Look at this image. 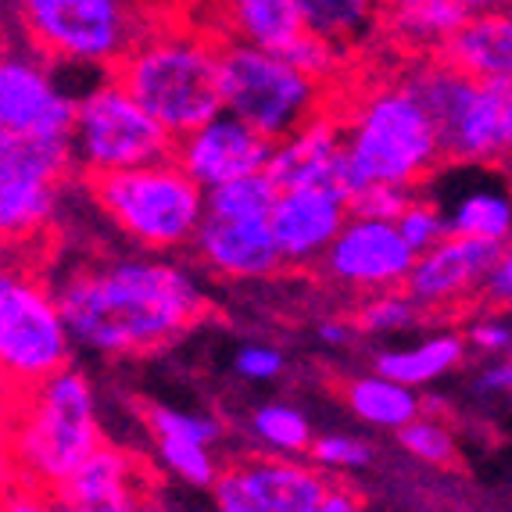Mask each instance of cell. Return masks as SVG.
<instances>
[{
	"mask_svg": "<svg viewBox=\"0 0 512 512\" xmlns=\"http://www.w3.org/2000/svg\"><path fill=\"white\" fill-rule=\"evenodd\" d=\"M51 287L72 341L108 359H140L169 348L208 312L197 276L154 251L72 265Z\"/></svg>",
	"mask_w": 512,
	"mask_h": 512,
	"instance_id": "1",
	"label": "cell"
},
{
	"mask_svg": "<svg viewBox=\"0 0 512 512\" xmlns=\"http://www.w3.org/2000/svg\"><path fill=\"white\" fill-rule=\"evenodd\" d=\"M104 444L97 394L76 366L15 394L0 412V480L58 491Z\"/></svg>",
	"mask_w": 512,
	"mask_h": 512,
	"instance_id": "2",
	"label": "cell"
},
{
	"mask_svg": "<svg viewBox=\"0 0 512 512\" xmlns=\"http://www.w3.org/2000/svg\"><path fill=\"white\" fill-rule=\"evenodd\" d=\"M219 51L222 36L197 15L151 11L144 33L111 76L151 111L172 140H180L222 111Z\"/></svg>",
	"mask_w": 512,
	"mask_h": 512,
	"instance_id": "3",
	"label": "cell"
},
{
	"mask_svg": "<svg viewBox=\"0 0 512 512\" xmlns=\"http://www.w3.org/2000/svg\"><path fill=\"white\" fill-rule=\"evenodd\" d=\"M333 111L344 129V187L359 194L369 183H398L419 187L444 165L441 137L430 119L427 104L402 76L362 86L341 101L333 97Z\"/></svg>",
	"mask_w": 512,
	"mask_h": 512,
	"instance_id": "4",
	"label": "cell"
},
{
	"mask_svg": "<svg viewBox=\"0 0 512 512\" xmlns=\"http://www.w3.org/2000/svg\"><path fill=\"white\" fill-rule=\"evenodd\" d=\"M86 194L129 244L154 255L190 248L208 208V190L190 180L172 154L137 169L90 176Z\"/></svg>",
	"mask_w": 512,
	"mask_h": 512,
	"instance_id": "5",
	"label": "cell"
},
{
	"mask_svg": "<svg viewBox=\"0 0 512 512\" xmlns=\"http://www.w3.org/2000/svg\"><path fill=\"white\" fill-rule=\"evenodd\" d=\"M22 40L61 69L115 72L151 11L133 0H11Z\"/></svg>",
	"mask_w": 512,
	"mask_h": 512,
	"instance_id": "6",
	"label": "cell"
},
{
	"mask_svg": "<svg viewBox=\"0 0 512 512\" xmlns=\"http://www.w3.org/2000/svg\"><path fill=\"white\" fill-rule=\"evenodd\" d=\"M72 348L76 341L61 316L54 287L29 265L8 255L0 262V398H4V409L15 394L72 366Z\"/></svg>",
	"mask_w": 512,
	"mask_h": 512,
	"instance_id": "7",
	"label": "cell"
},
{
	"mask_svg": "<svg viewBox=\"0 0 512 512\" xmlns=\"http://www.w3.org/2000/svg\"><path fill=\"white\" fill-rule=\"evenodd\" d=\"M219 90L222 111L248 122L262 137L276 140L291 137L312 115L330 108L337 90L287 61L283 54L251 47L240 40H222L219 51Z\"/></svg>",
	"mask_w": 512,
	"mask_h": 512,
	"instance_id": "8",
	"label": "cell"
},
{
	"mask_svg": "<svg viewBox=\"0 0 512 512\" xmlns=\"http://www.w3.org/2000/svg\"><path fill=\"white\" fill-rule=\"evenodd\" d=\"M409 86L427 104L441 137L444 162L495 165L505 162V104L509 86L480 83L462 76L444 58H412L402 69Z\"/></svg>",
	"mask_w": 512,
	"mask_h": 512,
	"instance_id": "9",
	"label": "cell"
},
{
	"mask_svg": "<svg viewBox=\"0 0 512 512\" xmlns=\"http://www.w3.org/2000/svg\"><path fill=\"white\" fill-rule=\"evenodd\" d=\"M172 144L176 140L111 72L97 76L79 94L72 151H76V172L83 180L162 162L172 154Z\"/></svg>",
	"mask_w": 512,
	"mask_h": 512,
	"instance_id": "10",
	"label": "cell"
},
{
	"mask_svg": "<svg viewBox=\"0 0 512 512\" xmlns=\"http://www.w3.org/2000/svg\"><path fill=\"white\" fill-rule=\"evenodd\" d=\"M76 101L79 94L61 79V65L29 43H0V133L72 140Z\"/></svg>",
	"mask_w": 512,
	"mask_h": 512,
	"instance_id": "11",
	"label": "cell"
},
{
	"mask_svg": "<svg viewBox=\"0 0 512 512\" xmlns=\"http://www.w3.org/2000/svg\"><path fill=\"white\" fill-rule=\"evenodd\" d=\"M412 265H416V251L402 237L398 222L348 215V222L333 237V244L326 248L323 262L316 269L337 291H351L366 298V294L376 291L405 287Z\"/></svg>",
	"mask_w": 512,
	"mask_h": 512,
	"instance_id": "12",
	"label": "cell"
},
{
	"mask_svg": "<svg viewBox=\"0 0 512 512\" xmlns=\"http://www.w3.org/2000/svg\"><path fill=\"white\" fill-rule=\"evenodd\" d=\"M326 473L294 455H248L215 480V512H312L326 495Z\"/></svg>",
	"mask_w": 512,
	"mask_h": 512,
	"instance_id": "13",
	"label": "cell"
},
{
	"mask_svg": "<svg viewBox=\"0 0 512 512\" xmlns=\"http://www.w3.org/2000/svg\"><path fill=\"white\" fill-rule=\"evenodd\" d=\"M172 158L183 165L190 180H197L205 190H215L222 183L269 169L273 140L262 137L258 129L240 122L230 111H219L205 126L190 129L187 137L176 140Z\"/></svg>",
	"mask_w": 512,
	"mask_h": 512,
	"instance_id": "14",
	"label": "cell"
},
{
	"mask_svg": "<svg viewBox=\"0 0 512 512\" xmlns=\"http://www.w3.org/2000/svg\"><path fill=\"white\" fill-rule=\"evenodd\" d=\"M348 215V194H341L337 187L280 190L269 212V226H273L283 269H316Z\"/></svg>",
	"mask_w": 512,
	"mask_h": 512,
	"instance_id": "15",
	"label": "cell"
},
{
	"mask_svg": "<svg viewBox=\"0 0 512 512\" xmlns=\"http://www.w3.org/2000/svg\"><path fill=\"white\" fill-rule=\"evenodd\" d=\"M190 251L208 273L222 280H269L283 273L273 226L262 215H212L197 230Z\"/></svg>",
	"mask_w": 512,
	"mask_h": 512,
	"instance_id": "16",
	"label": "cell"
},
{
	"mask_svg": "<svg viewBox=\"0 0 512 512\" xmlns=\"http://www.w3.org/2000/svg\"><path fill=\"white\" fill-rule=\"evenodd\" d=\"M498 251H502V244L448 233L444 240H437L434 248L416 255L405 291L423 308L462 305L466 298L484 291L487 276L498 262Z\"/></svg>",
	"mask_w": 512,
	"mask_h": 512,
	"instance_id": "17",
	"label": "cell"
},
{
	"mask_svg": "<svg viewBox=\"0 0 512 512\" xmlns=\"http://www.w3.org/2000/svg\"><path fill=\"white\" fill-rule=\"evenodd\" d=\"M265 172L273 176L280 190L337 187L341 194H348L344 187V129L333 104L294 129L291 137L276 140Z\"/></svg>",
	"mask_w": 512,
	"mask_h": 512,
	"instance_id": "18",
	"label": "cell"
},
{
	"mask_svg": "<svg viewBox=\"0 0 512 512\" xmlns=\"http://www.w3.org/2000/svg\"><path fill=\"white\" fill-rule=\"evenodd\" d=\"M61 512H140L147 505V470L137 455L104 441L54 491Z\"/></svg>",
	"mask_w": 512,
	"mask_h": 512,
	"instance_id": "19",
	"label": "cell"
},
{
	"mask_svg": "<svg viewBox=\"0 0 512 512\" xmlns=\"http://www.w3.org/2000/svg\"><path fill=\"white\" fill-rule=\"evenodd\" d=\"M197 18L222 40H240L276 54H287L305 36L294 0H208V15Z\"/></svg>",
	"mask_w": 512,
	"mask_h": 512,
	"instance_id": "20",
	"label": "cell"
},
{
	"mask_svg": "<svg viewBox=\"0 0 512 512\" xmlns=\"http://www.w3.org/2000/svg\"><path fill=\"white\" fill-rule=\"evenodd\" d=\"M462 76L512 90V8L470 11L459 33L437 54Z\"/></svg>",
	"mask_w": 512,
	"mask_h": 512,
	"instance_id": "21",
	"label": "cell"
},
{
	"mask_svg": "<svg viewBox=\"0 0 512 512\" xmlns=\"http://www.w3.org/2000/svg\"><path fill=\"white\" fill-rule=\"evenodd\" d=\"M466 18L470 11L462 8L459 0H412V4L384 8L380 29L412 58H430V54L444 51V43L459 33Z\"/></svg>",
	"mask_w": 512,
	"mask_h": 512,
	"instance_id": "22",
	"label": "cell"
},
{
	"mask_svg": "<svg viewBox=\"0 0 512 512\" xmlns=\"http://www.w3.org/2000/svg\"><path fill=\"white\" fill-rule=\"evenodd\" d=\"M58 180H0V240L15 248L51 230L61 212Z\"/></svg>",
	"mask_w": 512,
	"mask_h": 512,
	"instance_id": "23",
	"label": "cell"
},
{
	"mask_svg": "<svg viewBox=\"0 0 512 512\" xmlns=\"http://www.w3.org/2000/svg\"><path fill=\"white\" fill-rule=\"evenodd\" d=\"M466 359V337L462 333H434L409 348H387L373 359V369L387 380H398L405 387H427L452 369L462 366Z\"/></svg>",
	"mask_w": 512,
	"mask_h": 512,
	"instance_id": "24",
	"label": "cell"
},
{
	"mask_svg": "<svg viewBox=\"0 0 512 512\" xmlns=\"http://www.w3.org/2000/svg\"><path fill=\"white\" fill-rule=\"evenodd\" d=\"M441 212L448 219V233L455 237L487 240V244H505L512 237V190L491 180L452 194Z\"/></svg>",
	"mask_w": 512,
	"mask_h": 512,
	"instance_id": "25",
	"label": "cell"
},
{
	"mask_svg": "<svg viewBox=\"0 0 512 512\" xmlns=\"http://www.w3.org/2000/svg\"><path fill=\"white\" fill-rule=\"evenodd\" d=\"M294 4L305 22V33L323 36L344 51H355L384 22V0H294Z\"/></svg>",
	"mask_w": 512,
	"mask_h": 512,
	"instance_id": "26",
	"label": "cell"
},
{
	"mask_svg": "<svg viewBox=\"0 0 512 512\" xmlns=\"http://www.w3.org/2000/svg\"><path fill=\"white\" fill-rule=\"evenodd\" d=\"M344 394V405H348L362 423L369 427H380V430H398L409 427L412 419L419 416V398L412 387L398 384V380H387L373 369L366 376H351L348 384L341 387Z\"/></svg>",
	"mask_w": 512,
	"mask_h": 512,
	"instance_id": "27",
	"label": "cell"
},
{
	"mask_svg": "<svg viewBox=\"0 0 512 512\" xmlns=\"http://www.w3.org/2000/svg\"><path fill=\"white\" fill-rule=\"evenodd\" d=\"M72 180L76 151L72 140H43L0 133V180Z\"/></svg>",
	"mask_w": 512,
	"mask_h": 512,
	"instance_id": "28",
	"label": "cell"
},
{
	"mask_svg": "<svg viewBox=\"0 0 512 512\" xmlns=\"http://www.w3.org/2000/svg\"><path fill=\"white\" fill-rule=\"evenodd\" d=\"M251 441L265 455H301L312 444V423L301 409L287 402H265L248 419Z\"/></svg>",
	"mask_w": 512,
	"mask_h": 512,
	"instance_id": "29",
	"label": "cell"
},
{
	"mask_svg": "<svg viewBox=\"0 0 512 512\" xmlns=\"http://www.w3.org/2000/svg\"><path fill=\"white\" fill-rule=\"evenodd\" d=\"M423 312H427V308L419 305L405 287H394V291L366 294V298L359 301V308H355L351 323H355L359 333L380 337V333H402V330H409V326H416L419 319H423Z\"/></svg>",
	"mask_w": 512,
	"mask_h": 512,
	"instance_id": "30",
	"label": "cell"
},
{
	"mask_svg": "<svg viewBox=\"0 0 512 512\" xmlns=\"http://www.w3.org/2000/svg\"><path fill=\"white\" fill-rule=\"evenodd\" d=\"M154 455L165 473L183 480L187 487H215L222 466L212 444L183 441V437H154Z\"/></svg>",
	"mask_w": 512,
	"mask_h": 512,
	"instance_id": "31",
	"label": "cell"
},
{
	"mask_svg": "<svg viewBox=\"0 0 512 512\" xmlns=\"http://www.w3.org/2000/svg\"><path fill=\"white\" fill-rule=\"evenodd\" d=\"M280 187L273 183L269 172H251V176H240V180L222 183V187L208 190L205 212L212 215H262L269 219Z\"/></svg>",
	"mask_w": 512,
	"mask_h": 512,
	"instance_id": "32",
	"label": "cell"
},
{
	"mask_svg": "<svg viewBox=\"0 0 512 512\" xmlns=\"http://www.w3.org/2000/svg\"><path fill=\"white\" fill-rule=\"evenodd\" d=\"M144 427L151 437H183V441H201V444H219L222 441V423L208 412H183L172 405H144Z\"/></svg>",
	"mask_w": 512,
	"mask_h": 512,
	"instance_id": "33",
	"label": "cell"
},
{
	"mask_svg": "<svg viewBox=\"0 0 512 512\" xmlns=\"http://www.w3.org/2000/svg\"><path fill=\"white\" fill-rule=\"evenodd\" d=\"M398 441H402V448L412 455V459L427 462V466H452V459H455L452 430H448L444 419L430 416V412L427 416L419 412L409 427L398 430Z\"/></svg>",
	"mask_w": 512,
	"mask_h": 512,
	"instance_id": "34",
	"label": "cell"
},
{
	"mask_svg": "<svg viewBox=\"0 0 512 512\" xmlns=\"http://www.w3.org/2000/svg\"><path fill=\"white\" fill-rule=\"evenodd\" d=\"M308 459L323 473L362 470V466L373 462V444L351 434H319L308 444Z\"/></svg>",
	"mask_w": 512,
	"mask_h": 512,
	"instance_id": "35",
	"label": "cell"
},
{
	"mask_svg": "<svg viewBox=\"0 0 512 512\" xmlns=\"http://www.w3.org/2000/svg\"><path fill=\"white\" fill-rule=\"evenodd\" d=\"M398 230L409 240V248L416 251V255H423L427 248H434L437 240L448 237V219H444L441 205H437L434 197L416 194L412 205L402 212V219H398Z\"/></svg>",
	"mask_w": 512,
	"mask_h": 512,
	"instance_id": "36",
	"label": "cell"
},
{
	"mask_svg": "<svg viewBox=\"0 0 512 512\" xmlns=\"http://www.w3.org/2000/svg\"><path fill=\"white\" fill-rule=\"evenodd\" d=\"M419 194V187H398V183H369L359 194H351L348 208L351 215L362 219H380V222H398L402 212L412 205V197Z\"/></svg>",
	"mask_w": 512,
	"mask_h": 512,
	"instance_id": "37",
	"label": "cell"
},
{
	"mask_svg": "<svg viewBox=\"0 0 512 512\" xmlns=\"http://www.w3.org/2000/svg\"><path fill=\"white\" fill-rule=\"evenodd\" d=\"M233 369H237L240 380L265 384V380H276V376L283 373V355L273 344H244V348L233 355Z\"/></svg>",
	"mask_w": 512,
	"mask_h": 512,
	"instance_id": "38",
	"label": "cell"
},
{
	"mask_svg": "<svg viewBox=\"0 0 512 512\" xmlns=\"http://www.w3.org/2000/svg\"><path fill=\"white\" fill-rule=\"evenodd\" d=\"M0 512H61L51 491H36V487L15 484V480H0Z\"/></svg>",
	"mask_w": 512,
	"mask_h": 512,
	"instance_id": "39",
	"label": "cell"
},
{
	"mask_svg": "<svg viewBox=\"0 0 512 512\" xmlns=\"http://www.w3.org/2000/svg\"><path fill=\"white\" fill-rule=\"evenodd\" d=\"M466 344H473V348L484 351V355H505L512 344V326L505 323L502 316H484L470 326Z\"/></svg>",
	"mask_w": 512,
	"mask_h": 512,
	"instance_id": "40",
	"label": "cell"
},
{
	"mask_svg": "<svg viewBox=\"0 0 512 512\" xmlns=\"http://www.w3.org/2000/svg\"><path fill=\"white\" fill-rule=\"evenodd\" d=\"M484 301L487 305H498V308H512V237L502 244V251H498V262L495 269H491V276H487L484 283Z\"/></svg>",
	"mask_w": 512,
	"mask_h": 512,
	"instance_id": "41",
	"label": "cell"
},
{
	"mask_svg": "<svg viewBox=\"0 0 512 512\" xmlns=\"http://www.w3.org/2000/svg\"><path fill=\"white\" fill-rule=\"evenodd\" d=\"M312 512H366L362 498L344 484H330L326 487V495L319 498V505Z\"/></svg>",
	"mask_w": 512,
	"mask_h": 512,
	"instance_id": "42",
	"label": "cell"
},
{
	"mask_svg": "<svg viewBox=\"0 0 512 512\" xmlns=\"http://www.w3.org/2000/svg\"><path fill=\"white\" fill-rule=\"evenodd\" d=\"M355 323L351 319H323V323L316 326V337L323 344H330V348H344V344L355 337Z\"/></svg>",
	"mask_w": 512,
	"mask_h": 512,
	"instance_id": "43",
	"label": "cell"
},
{
	"mask_svg": "<svg viewBox=\"0 0 512 512\" xmlns=\"http://www.w3.org/2000/svg\"><path fill=\"white\" fill-rule=\"evenodd\" d=\"M477 387H480V391H487V394L512 391V366H509V362H495V366H487L484 373H480Z\"/></svg>",
	"mask_w": 512,
	"mask_h": 512,
	"instance_id": "44",
	"label": "cell"
},
{
	"mask_svg": "<svg viewBox=\"0 0 512 512\" xmlns=\"http://www.w3.org/2000/svg\"><path fill=\"white\" fill-rule=\"evenodd\" d=\"M466 11H502L512 8V0H459Z\"/></svg>",
	"mask_w": 512,
	"mask_h": 512,
	"instance_id": "45",
	"label": "cell"
},
{
	"mask_svg": "<svg viewBox=\"0 0 512 512\" xmlns=\"http://www.w3.org/2000/svg\"><path fill=\"white\" fill-rule=\"evenodd\" d=\"M512 158V90H509V104H505V162Z\"/></svg>",
	"mask_w": 512,
	"mask_h": 512,
	"instance_id": "46",
	"label": "cell"
},
{
	"mask_svg": "<svg viewBox=\"0 0 512 512\" xmlns=\"http://www.w3.org/2000/svg\"><path fill=\"white\" fill-rule=\"evenodd\" d=\"M11 255V248H8V244H4V240H0V262H4V258H8Z\"/></svg>",
	"mask_w": 512,
	"mask_h": 512,
	"instance_id": "47",
	"label": "cell"
},
{
	"mask_svg": "<svg viewBox=\"0 0 512 512\" xmlns=\"http://www.w3.org/2000/svg\"><path fill=\"white\" fill-rule=\"evenodd\" d=\"M394 4H412V0H384V8H394Z\"/></svg>",
	"mask_w": 512,
	"mask_h": 512,
	"instance_id": "48",
	"label": "cell"
},
{
	"mask_svg": "<svg viewBox=\"0 0 512 512\" xmlns=\"http://www.w3.org/2000/svg\"><path fill=\"white\" fill-rule=\"evenodd\" d=\"M133 4H140V8H147V11H151V0H133Z\"/></svg>",
	"mask_w": 512,
	"mask_h": 512,
	"instance_id": "49",
	"label": "cell"
},
{
	"mask_svg": "<svg viewBox=\"0 0 512 512\" xmlns=\"http://www.w3.org/2000/svg\"><path fill=\"white\" fill-rule=\"evenodd\" d=\"M505 362H509V366H512V344H509V351H505Z\"/></svg>",
	"mask_w": 512,
	"mask_h": 512,
	"instance_id": "50",
	"label": "cell"
},
{
	"mask_svg": "<svg viewBox=\"0 0 512 512\" xmlns=\"http://www.w3.org/2000/svg\"><path fill=\"white\" fill-rule=\"evenodd\" d=\"M140 512H158V509H151V505H144V509H140Z\"/></svg>",
	"mask_w": 512,
	"mask_h": 512,
	"instance_id": "51",
	"label": "cell"
}]
</instances>
